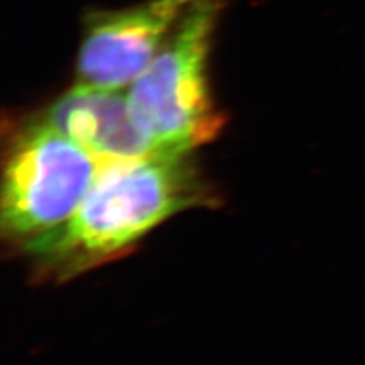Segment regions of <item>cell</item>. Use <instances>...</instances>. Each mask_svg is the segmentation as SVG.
Segmentation results:
<instances>
[{
    "label": "cell",
    "mask_w": 365,
    "mask_h": 365,
    "mask_svg": "<svg viewBox=\"0 0 365 365\" xmlns=\"http://www.w3.org/2000/svg\"><path fill=\"white\" fill-rule=\"evenodd\" d=\"M207 202L187 154L102 162L72 218L25 248L44 274L67 280L122 256L169 216Z\"/></svg>",
    "instance_id": "6da1fadb"
},
{
    "label": "cell",
    "mask_w": 365,
    "mask_h": 365,
    "mask_svg": "<svg viewBox=\"0 0 365 365\" xmlns=\"http://www.w3.org/2000/svg\"><path fill=\"white\" fill-rule=\"evenodd\" d=\"M225 0H197L154 60L127 88L134 122L162 154H187L218 135L222 118L207 64Z\"/></svg>",
    "instance_id": "7a4b0ae2"
},
{
    "label": "cell",
    "mask_w": 365,
    "mask_h": 365,
    "mask_svg": "<svg viewBox=\"0 0 365 365\" xmlns=\"http://www.w3.org/2000/svg\"><path fill=\"white\" fill-rule=\"evenodd\" d=\"M102 162L44 118L11 137L4 177L2 227L25 247L63 227L79 209Z\"/></svg>",
    "instance_id": "3957f363"
},
{
    "label": "cell",
    "mask_w": 365,
    "mask_h": 365,
    "mask_svg": "<svg viewBox=\"0 0 365 365\" xmlns=\"http://www.w3.org/2000/svg\"><path fill=\"white\" fill-rule=\"evenodd\" d=\"M197 0H143L87 16L76 60V84L128 88Z\"/></svg>",
    "instance_id": "277c9868"
},
{
    "label": "cell",
    "mask_w": 365,
    "mask_h": 365,
    "mask_svg": "<svg viewBox=\"0 0 365 365\" xmlns=\"http://www.w3.org/2000/svg\"><path fill=\"white\" fill-rule=\"evenodd\" d=\"M43 118L101 162L162 154L134 122L125 88L76 84L56 99Z\"/></svg>",
    "instance_id": "5b68a950"
}]
</instances>
